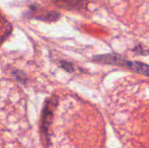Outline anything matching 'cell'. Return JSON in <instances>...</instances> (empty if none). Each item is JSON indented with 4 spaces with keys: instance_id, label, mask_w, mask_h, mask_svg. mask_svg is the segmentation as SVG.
I'll return each instance as SVG.
<instances>
[{
    "instance_id": "1",
    "label": "cell",
    "mask_w": 149,
    "mask_h": 148,
    "mask_svg": "<svg viewBox=\"0 0 149 148\" xmlns=\"http://www.w3.org/2000/svg\"><path fill=\"white\" fill-rule=\"evenodd\" d=\"M96 60L104 62V63L108 64H115V65L119 66H125V67L131 68V69L135 70L138 73H141L144 75L149 76V66L146 64L140 63V62H130L127 60L123 59L122 57H118V56L114 55H104L100 56V57H96Z\"/></svg>"
},
{
    "instance_id": "2",
    "label": "cell",
    "mask_w": 149,
    "mask_h": 148,
    "mask_svg": "<svg viewBox=\"0 0 149 148\" xmlns=\"http://www.w3.org/2000/svg\"><path fill=\"white\" fill-rule=\"evenodd\" d=\"M85 0H59V3L63 6H67V7H76L78 5L84 2Z\"/></svg>"
},
{
    "instance_id": "3",
    "label": "cell",
    "mask_w": 149,
    "mask_h": 148,
    "mask_svg": "<svg viewBox=\"0 0 149 148\" xmlns=\"http://www.w3.org/2000/svg\"><path fill=\"white\" fill-rule=\"evenodd\" d=\"M0 22H1V16H0Z\"/></svg>"
}]
</instances>
